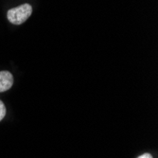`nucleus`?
Here are the masks:
<instances>
[{
    "mask_svg": "<svg viewBox=\"0 0 158 158\" xmlns=\"http://www.w3.org/2000/svg\"><path fill=\"white\" fill-rule=\"evenodd\" d=\"M32 13V7L30 4H23L19 7L9 10L8 20L13 25H21L26 22Z\"/></svg>",
    "mask_w": 158,
    "mask_h": 158,
    "instance_id": "nucleus-1",
    "label": "nucleus"
},
{
    "mask_svg": "<svg viewBox=\"0 0 158 158\" xmlns=\"http://www.w3.org/2000/svg\"><path fill=\"white\" fill-rule=\"evenodd\" d=\"M13 84V77L9 71H0V93L5 92Z\"/></svg>",
    "mask_w": 158,
    "mask_h": 158,
    "instance_id": "nucleus-2",
    "label": "nucleus"
},
{
    "mask_svg": "<svg viewBox=\"0 0 158 158\" xmlns=\"http://www.w3.org/2000/svg\"><path fill=\"white\" fill-rule=\"evenodd\" d=\"M6 116V107L4 103L0 100V121H1Z\"/></svg>",
    "mask_w": 158,
    "mask_h": 158,
    "instance_id": "nucleus-3",
    "label": "nucleus"
},
{
    "mask_svg": "<svg viewBox=\"0 0 158 158\" xmlns=\"http://www.w3.org/2000/svg\"><path fill=\"white\" fill-rule=\"evenodd\" d=\"M138 158H152V156L150 153H144V154L140 155Z\"/></svg>",
    "mask_w": 158,
    "mask_h": 158,
    "instance_id": "nucleus-4",
    "label": "nucleus"
}]
</instances>
